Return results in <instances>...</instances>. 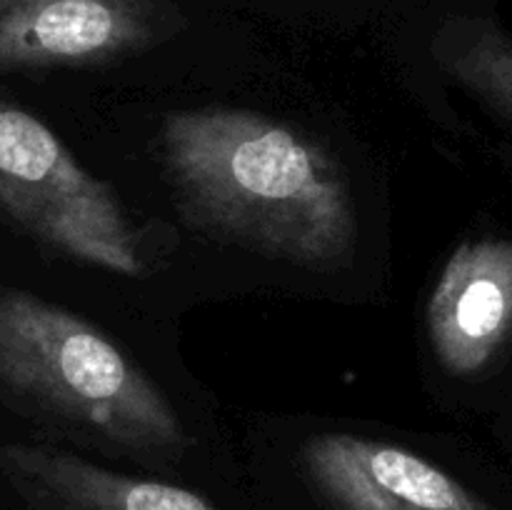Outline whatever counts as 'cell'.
<instances>
[{
  "instance_id": "cell-1",
  "label": "cell",
  "mask_w": 512,
  "mask_h": 510,
  "mask_svg": "<svg viewBox=\"0 0 512 510\" xmlns=\"http://www.w3.org/2000/svg\"><path fill=\"white\" fill-rule=\"evenodd\" d=\"M160 148L193 228L320 273L353 263L358 213L348 175L310 135L215 105L165 115Z\"/></svg>"
},
{
  "instance_id": "cell-2",
  "label": "cell",
  "mask_w": 512,
  "mask_h": 510,
  "mask_svg": "<svg viewBox=\"0 0 512 510\" xmlns=\"http://www.w3.org/2000/svg\"><path fill=\"white\" fill-rule=\"evenodd\" d=\"M0 403L143 458H178L188 448L178 410L108 335L40 295L3 285Z\"/></svg>"
},
{
  "instance_id": "cell-3",
  "label": "cell",
  "mask_w": 512,
  "mask_h": 510,
  "mask_svg": "<svg viewBox=\"0 0 512 510\" xmlns=\"http://www.w3.org/2000/svg\"><path fill=\"white\" fill-rule=\"evenodd\" d=\"M0 213L65 258L120 275L145 270L140 235L113 188L35 115L0 98Z\"/></svg>"
},
{
  "instance_id": "cell-4",
  "label": "cell",
  "mask_w": 512,
  "mask_h": 510,
  "mask_svg": "<svg viewBox=\"0 0 512 510\" xmlns=\"http://www.w3.org/2000/svg\"><path fill=\"white\" fill-rule=\"evenodd\" d=\"M173 25L158 0H0V70L118 63L153 48Z\"/></svg>"
},
{
  "instance_id": "cell-5",
  "label": "cell",
  "mask_w": 512,
  "mask_h": 510,
  "mask_svg": "<svg viewBox=\"0 0 512 510\" xmlns=\"http://www.w3.org/2000/svg\"><path fill=\"white\" fill-rule=\"evenodd\" d=\"M305 473L338 510H493L430 460L350 433L310 438Z\"/></svg>"
},
{
  "instance_id": "cell-6",
  "label": "cell",
  "mask_w": 512,
  "mask_h": 510,
  "mask_svg": "<svg viewBox=\"0 0 512 510\" xmlns=\"http://www.w3.org/2000/svg\"><path fill=\"white\" fill-rule=\"evenodd\" d=\"M512 335V240H465L428 300V338L458 378L485 370Z\"/></svg>"
},
{
  "instance_id": "cell-7",
  "label": "cell",
  "mask_w": 512,
  "mask_h": 510,
  "mask_svg": "<svg viewBox=\"0 0 512 510\" xmlns=\"http://www.w3.org/2000/svg\"><path fill=\"white\" fill-rule=\"evenodd\" d=\"M0 478L28 510H218L193 490L115 473L50 445H0Z\"/></svg>"
},
{
  "instance_id": "cell-8",
  "label": "cell",
  "mask_w": 512,
  "mask_h": 510,
  "mask_svg": "<svg viewBox=\"0 0 512 510\" xmlns=\"http://www.w3.org/2000/svg\"><path fill=\"white\" fill-rule=\"evenodd\" d=\"M435 58L450 78L512 123V35L485 20H460L438 35Z\"/></svg>"
}]
</instances>
